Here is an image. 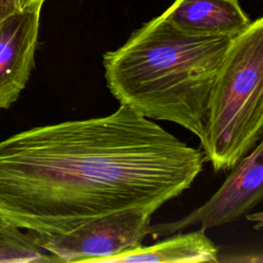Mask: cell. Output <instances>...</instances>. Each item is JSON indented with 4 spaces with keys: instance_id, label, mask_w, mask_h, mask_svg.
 I'll use <instances>...</instances> for the list:
<instances>
[{
    "instance_id": "cell-1",
    "label": "cell",
    "mask_w": 263,
    "mask_h": 263,
    "mask_svg": "<svg viewBox=\"0 0 263 263\" xmlns=\"http://www.w3.org/2000/svg\"><path fill=\"white\" fill-rule=\"evenodd\" d=\"M201 149L126 106L0 142V219L30 234L67 233L129 208L155 212L189 189Z\"/></svg>"
},
{
    "instance_id": "cell-2",
    "label": "cell",
    "mask_w": 263,
    "mask_h": 263,
    "mask_svg": "<svg viewBox=\"0 0 263 263\" xmlns=\"http://www.w3.org/2000/svg\"><path fill=\"white\" fill-rule=\"evenodd\" d=\"M231 37L184 31L161 14L103 55L107 86L120 105L202 138L209 98Z\"/></svg>"
},
{
    "instance_id": "cell-3",
    "label": "cell",
    "mask_w": 263,
    "mask_h": 263,
    "mask_svg": "<svg viewBox=\"0 0 263 263\" xmlns=\"http://www.w3.org/2000/svg\"><path fill=\"white\" fill-rule=\"evenodd\" d=\"M263 18L233 37L215 79L200 148L216 172H229L262 141Z\"/></svg>"
},
{
    "instance_id": "cell-4",
    "label": "cell",
    "mask_w": 263,
    "mask_h": 263,
    "mask_svg": "<svg viewBox=\"0 0 263 263\" xmlns=\"http://www.w3.org/2000/svg\"><path fill=\"white\" fill-rule=\"evenodd\" d=\"M153 212L129 208L96 218L67 233L30 234L54 262L104 263L142 246Z\"/></svg>"
},
{
    "instance_id": "cell-5",
    "label": "cell",
    "mask_w": 263,
    "mask_h": 263,
    "mask_svg": "<svg viewBox=\"0 0 263 263\" xmlns=\"http://www.w3.org/2000/svg\"><path fill=\"white\" fill-rule=\"evenodd\" d=\"M263 197V142L242 157L230 171L218 191L184 218L149 225L153 238L167 236L188 227L209 229L231 223L248 214Z\"/></svg>"
},
{
    "instance_id": "cell-6",
    "label": "cell",
    "mask_w": 263,
    "mask_h": 263,
    "mask_svg": "<svg viewBox=\"0 0 263 263\" xmlns=\"http://www.w3.org/2000/svg\"><path fill=\"white\" fill-rule=\"evenodd\" d=\"M42 5L26 6L0 22V109L9 108L30 79Z\"/></svg>"
},
{
    "instance_id": "cell-7",
    "label": "cell",
    "mask_w": 263,
    "mask_h": 263,
    "mask_svg": "<svg viewBox=\"0 0 263 263\" xmlns=\"http://www.w3.org/2000/svg\"><path fill=\"white\" fill-rule=\"evenodd\" d=\"M161 15L190 33L231 38L252 23L238 0H175Z\"/></svg>"
},
{
    "instance_id": "cell-8",
    "label": "cell",
    "mask_w": 263,
    "mask_h": 263,
    "mask_svg": "<svg viewBox=\"0 0 263 263\" xmlns=\"http://www.w3.org/2000/svg\"><path fill=\"white\" fill-rule=\"evenodd\" d=\"M197 263L218 262V248L199 228L178 233L154 245L140 246L111 257L104 263Z\"/></svg>"
},
{
    "instance_id": "cell-9",
    "label": "cell",
    "mask_w": 263,
    "mask_h": 263,
    "mask_svg": "<svg viewBox=\"0 0 263 263\" xmlns=\"http://www.w3.org/2000/svg\"><path fill=\"white\" fill-rule=\"evenodd\" d=\"M47 261L48 255L29 233L0 219V263Z\"/></svg>"
},
{
    "instance_id": "cell-10",
    "label": "cell",
    "mask_w": 263,
    "mask_h": 263,
    "mask_svg": "<svg viewBox=\"0 0 263 263\" xmlns=\"http://www.w3.org/2000/svg\"><path fill=\"white\" fill-rule=\"evenodd\" d=\"M23 8V0H0V22Z\"/></svg>"
},
{
    "instance_id": "cell-11",
    "label": "cell",
    "mask_w": 263,
    "mask_h": 263,
    "mask_svg": "<svg viewBox=\"0 0 263 263\" xmlns=\"http://www.w3.org/2000/svg\"><path fill=\"white\" fill-rule=\"evenodd\" d=\"M44 0H23V8L32 4H43Z\"/></svg>"
}]
</instances>
